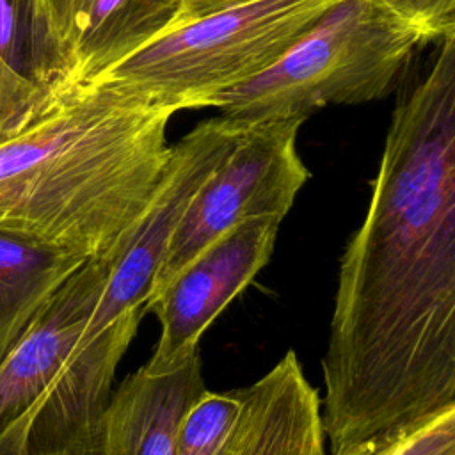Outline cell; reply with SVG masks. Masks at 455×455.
Returning a JSON list of instances; mask_svg holds the SVG:
<instances>
[{"label":"cell","instance_id":"obj_1","mask_svg":"<svg viewBox=\"0 0 455 455\" xmlns=\"http://www.w3.org/2000/svg\"><path fill=\"white\" fill-rule=\"evenodd\" d=\"M322 375L331 455L455 405V36L393 110Z\"/></svg>","mask_w":455,"mask_h":455},{"label":"cell","instance_id":"obj_2","mask_svg":"<svg viewBox=\"0 0 455 455\" xmlns=\"http://www.w3.org/2000/svg\"><path fill=\"white\" fill-rule=\"evenodd\" d=\"M171 116L101 80L71 87L0 146V228L85 259L103 254L158 183Z\"/></svg>","mask_w":455,"mask_h":455},{"label":"cell","instance_id":"obj_3","mask_svg":"<svg viewBox=\"0 0 455 455\" xmlns=\"http://www.w3.org/2000/svg\"><path fill=\"white\" fill-rule=\"evenodd\" d=\"M334 2L222 0L183 11L100 80L171 114L204 108L272 68Z\"/></svg>","mask_w":455,"mask_h":455},{"label":"cell","instance_id":"obj_4","mask_svg":"<svg viewBox=\"0 0 455 455\" xmlns=\"http://www.w3.org/2000/svg\"><path fill=\"white\" fill-rule=\"evenodd\" d=\"M427 34L382 0H336L272 68L212 98L222 116L259 123L386 96Z\"/></svg>","mask_w":455,"mask_h":455},{"label":"cell","instance_id":"obj_5","mask_svg":"<svg viewBox=\"0 0 455 455\" xmlns=\"http://www.w3.org/2000/svg\"><path fill=\"white\" fill-rule=\"evenodd\" d=\"M304 121L291 117L247 124L238 144L194 196L167 245L149 299L238 224L252 219L281 222L286 217L309 178L297 149Z\"/></svg>","mask_w":455,"mask_h":455},{"label":"cell","instance_id":"obj_6","mask_svg":"<svg viewBox=\"0 0 455 455\" xmlns=\"http://www.w3.org/2000/svg\"><path fill=\"white\" fill-rule=\"evenodd\" d=\"M249 123L215 117L169 148L158 183L135 222L107 252L110 272L96 304L107 318L146 315L155 275L194 196L242 139Z\"/></svg>","mask_w":455,"mask_h":455},{"label":"cell","instance_id":"obj_7","mask_svg":"<svg viewBox=\"0 0 455 455\" xmlns=\"http://www.w3.org/2000/svg\"><path fill=\"white\" fill-rule=\"evenodd\" d=\"M279 224L275 219L238 224L148 300L146 311L160 322V338L146 363L149 370H171L199 352L203 332L268 263Z\"/></svg>","mask_w":455,"mask_h":455},{"label":"cell","instance_id":"obj_8","mask_svg":"<svg viewBox=\"0 0 455 455\" xmlns=\"http://www.w3.org/2000/svg\"><path fill=\"white\" fill-rule=\"evenodd\" d=\"M108 272L107 252L84 261L0 361V434L44 396L92 315Z\"/></svg>","mask_w":455,"mask_h":455},{"label":"cell","instance_id":"obj_9","mask_svg":"<svg viewBox=\"0 0 455 455\" xmlns=\"http://www.w3.org/2000/svg\"><path fill=\"white\" fill-rule=\"evenodd\" d=\"M75 84H92L178 21L185 0H37Z\"/></svg>","mask_w":455,"mask_h":455},{"label":"cell","instance_id":"obj_10","mask_svg":"<svg viewBox=\"0 0 455 455\" xmlns=\"http://www.w3.org/2000/svg\"><path fill=\"white\" fill-rule=\"evenodd\" d=\"M78 84L37 0H0V146L43 121Z\"/></svg>","mask_w":455,"mask_h":455},{"label":"cell","instance_id":"obj_11","mask_svg":"<svg viewBox=\"0 0 455 455\" xmlns=\"http://www.w3.org/2000/svg\"><path fill=\"white\" fill-rule=\"evenodd\" d=\"M204 391L199 352L165 371L142 364L112 391L100 455H176L180 421Z\"/></svg>","mask_w":455,"mask_h":455},{"label":"cell","instance_id":"obj_12","mask_svg":"<svg viewBox=\"0 0 455 455\" xmlns=\"http://www.w3.org/2000/svg\"><path fill=\"white\" fill-rule=\"evenodd\" d=\"M240 391L242 412L228 455H325L318 389L293 350Z\"/></svg>","mask_w":455,"mask_h":455},{"label":"cell","instance_id":"obj_13","mask_svg":"<svg viewBox=\"0 0 455 455\" xmlns=\"http://www.w3.org/2000/svg\"><path fill=\"white\" fill-rule=\"evenodd\" d=\"M84 261L37 236L0 228V361Z\"/></svg>","mask_w":455,"mask_h":455},{"label":"cell","instance_id":"obj_14","mask_svg":"<svg viewBox=\"0 0 455 455\" xmlns=\"http://www.w3.org/2000/svg\"><path fill=\"white\" fill-rule=\"evenodd\" d=\"M242 391H204L185 412L176 432V455H228L238 418Z\"/></svg>","mask_w":455,"mask_h":455},{"label":"cell","instance_id":"obj_15","mask_svg":"<svg viewBox=\"0 0 455 455\" xmlns=\"http://www.w3.org/2000/svg\"><path fill=\"white\" fill-rule=\"evenodd\" d=\"M336 455H455V405Z\"/></svg>","mask_w":455,"mask_h":455},{"label":"cell","instance_id":"obj_16","mask_svg":"<svg viewBox=\"0 0 455 455\" xmlns=\"http://www.w3.org/2000/svg\"><path fill=\"white\" fill-rule=\"evenodd\" d=\"M386 2L389 7H393L396 12L403 14L405 18H409V11H411V0H382ZM411 20V18H409ZM412 21V20H411ZM414 23V21H412Z\"/></svg>","mask_w":455,"mask_h":455},{"label":"cell","instance_id":"obj_17","mask_svg":"<svg viewBox=\"0 0 455 455\" xmlns=\"http://www.w3.org/2000/svg\"><path fill=\"white\" fill-rule=\"evenodd\" d=\"M222 0H185V7L183 11H192V9H201V7H208L213 4H219Z\"/></svg>","mask_w":455,"mask_h":455}]
</instances>
